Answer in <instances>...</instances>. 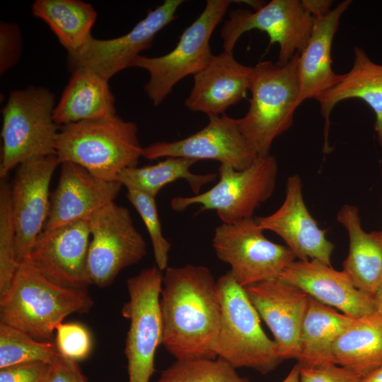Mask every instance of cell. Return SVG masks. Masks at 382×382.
<instances>
[{"instance_id": "6da1fadb", "label": "cell", "mask_w": 382, "mask_h": 382, "mask_svg": "<svg viewBox=\"0 0 382 382\" xmlns=\"http://www.w3.org/2000/svg\"><path fill=\"white\" fill-rule=\"evenodd\" d=\"M162 345L176 359H215L221 303L216 282L202 265L168 267L160 296Z\"/></svg>"}, {"instance_id": "7a4b0ae2", "label": "cell", "mask_w": 382, "mask_h": 382, "mask_svg": "<svg viewBox=\"0 0 382 382\" xmlns=\"http://www.w3.org/2000/svg\"><path fill=\"white\" fill-rule=\"evenodd\" d=\"M87 290L65 288L44 277L25 257L7 290L0 294V323L33 338L51 342L59 325L72 313H86L93 306Z\"/></svg>"}, {"instance_id": "3957f363", "label": "cell", "mask_w": 382, "mask_h": 382, "mask_svg": "<svg viewBox=\"0 0 382 382\" xmlns=\"http://www.w3.org/2000/svg\"><path fill=\"white\" fill-rule=\"evenodd\" d=\"M143 149L137 125L117 115L62 125L55 141L60 163L72 162L108 181L136 167Z\"/></svg>"}, {"instance_id": "277c9868", "label": "cell", "mask_w": 382, "mask_h": 382, "mask_svg": "<svg viewBox=\"0 0 382 382\" xmlns=\"http://www.w3.org/2000/svg\"><path fill=\"white\" fill-rule=\"evenodd\" d=\"M299 54L284 66L267 60L253 67L250 106L237 123L257 156L269 155L274 140L293 125L299 93Z\"/></svg>"}, {"instance_id": "5b68a950", "label": "cell", "mask_w": 382, "mask_h": 382, "mask_svg": "<svg viewBox=\"0 0 382 382\" xmlns=\"http://www.w3.org/2000/svg\"><path fill=\"white\" fill-rule=\"evenodd\" d=\"M221 303L219 331L213 350L218 358L236 368L267 374L282 361L274 340L263 331L260 316L245 289L230 272L216 281Z\"/></svg>"}, {"instance_id": "8992f818", "label": "cell", "mask_w": 382, "mask_h": 382, "mask_svg": "<svg viewBox=\"0 0 382 382\" xmlns=\"http://www.w3.org/2000/svg\"><path fill=\"white\" fill-rule=\"evenodd\" d=\"M55 97L42 87L12 91L2 110L0 178L35 157L56 155Z\"/></svg>"}, {"instance_id": "52a82bcc", "label": "cell", "mask_w": 382, "mask_h": 382, "mask_svg": "<svg viewBox=\"0 0 382 382\" xmlns=\"http://www.w3.org/2000/svg\"><path fill=\"white\" fill-rule=\"evenodd\" d=\"M218 172L219 179L214 186L194 196L173 197L172 209L183 212L199 204L200 211L215 210L224 224L253 217L256 209L274 192L278 164L276 158L269 154L257 156L250 167L242 170L220 164Z\"/></svg>"}, {"instance_id": "ba28073f", "label": "cell", "mask_w": 382, "mask_h": 382, "mask_svg": "<svg viewBox=\"0 0 382 382\" xmlns=\"http://www.w3.org/2000/svg\"><path fill=\"white\" fill-rule=\"evenodd\" d=\"M230 0H207L203 11L182 33L175 47L157 57L139 55L132 66L145 69L149 79L144 90L155 106L160 105L183 78L195 74L210 60L209 40Z\"/></svg>"}, {"instance_id": "9c48e42d", "label": "cell", "mask_w": 382, "mask_h": 382, "mask_svg": "<svg viewBox=\"0 0 382 382\" xmlns=\"http://www.w3.org/2000/svg\"><path fill=\"white\" fill-rule=\"evenodd\" d=\"M163 275L156 265L127 280L129 299L122 308L129 320L125 354L128 382H149L155 372L154 357L163 341L160 296Z\"/></svg>"}, {"instance_id": "30bf717a", "label": "cell", "mask_w": 382, "mask_h": 382, "mask_svg": "<svg viewBox=\"0 0 382 382\" xmlns=\"http://www.w3.org/2000/svg\"><path fill=\"white\" fill-rule=\"evenodd\" d=\"M256 218L222 223L214 231L212 246L217 257L243 287L277 278L296 258L287 247L267 239Z\"/></svg>"}, {"instance_id": "8fae6325", "label": "cell", "mask_w": 382, "mask_h": 382, "mask_svg": "<svg viewBox=\"0 0 382 382\" xmlns=\"http://www.w3.org/2000/svg\"><path fill=\"white\" fill-rule=\"evenodd\" d=\"M90 241L87 269L92 284L110 286L125 268L140 262L147 245L137 229L129 210L115 202L89 219Z\"/></svg>"}, {"instance_id": "7c38bea8", "label": "cell", "mask_w": 382, "mask_h": 382, "mask_svg": "<svg viewBox=\"0 0 382 382\" xmlns=\"http://www.w3.org/2000/svg\"><path fill=\"white\" fill-rule=\"evenodd\" d=\"M313 21L299 0H272L255 12L232 10L221 30L224 51L233 52L243 33L257 29L267 34L270 45H279L276 64L284 66L306 47Z\"/></svg>"}, {"instance_id": "4fadbf2b", "label": "cell", "mask_w": 382, "mask_h": 382, "mask_svg": "<svg viewBox=\"0 0 382 382\" xmlns=\"http://www.w3.org/2000/svg\"><path fill=\"white\" fill-rule=\"evenodd\" d=\"M183 2L165 0L122 36L110 40L91 37L78 50L68 53L67 63L71 72L88 69L109 80L120 71L132 67L139 53L151 46L155 35L175 20Z\"/></svg>"}, {"instance_id": "5bb4252c", "label": "cell", "mask_w": 382, "mask_h": 382, "mask_svg": "<svg viewBox=\"0 0 382 382\" xmlns=\"http://www.w3.org/2000/svg\"><path fill=\"white\" fill-rule=\"evenodd\" d=\"M59 164L54 154L32 158L18 166L11 197L18 264L29 255L43 230L50 210V182Z\"/></svg>"}, {"instance_id": "9a60e30c", "label": "cell", "mask_w": 382, "mask_h": 382, "mask_svg": "<svg viewBox=\"0 0 382 382\" xmlns=\"http://www.w3.org/2000/svg\"><path fill=\"white\" fill-rule=\"evenodd\" d=\"M91 241L88 219L42 231L26 257L52 282L69 289L87 290V258Z\"/></svg>"}, {"instance_id": "2e32d148", "label": "cell", "mask_w": 382, "mask_h": 382, "mask_svg": "<svg viewBox=\"0 0 382 382\" xmlns=\"http://www.w3.org/2000/svg\"><path fill=\"white\" fill-rule=\"evenodd\" d=\"M142 156L150 160L161 157L215 160L238 170L250 167L257 157L241 134L237 119L226 114L209 117L207 125L186 138L150 144L144 148Z\"/></svg>"}, {"instance_id": "e0dca14e", "label": "cell", "mask_w": 382, "mask_h": 382, "mask_svg": "<svg viewBox=\"0 0 382 382\" xmlns=\"http://www.w3.org/2000/svg\"><path fill=\"white\" fill-rule=\"evenodd\" d=\"M245 289L260 318L271 330L282 361L296 359L309 296L279 277L253 284Z\"/></svg>"}, {"instance_id": "ac0fdd59", "label": "cell", "mask_w": 382, "mask_h": 382, "mask_svg": "<svg viewBox=\"0 0 382 382\" xmlns=\"http://www.w3.org/2000/svg\"><path fill=\"white\" fill-rule=\"evenodd\" d=\"M259 226L277 234L299 260H316L331 266L335 245L326 238L309 213L302 195L298 175L288 178L285 199L280 207L266 216L256 218Z\"/></svg>"}, {"instance_id": "d6986e66", "label": "cell", "mask_w": 382, "mask_h": 382, "mask_svg": "<svg viewBox=\"0 0 382 382\" xmlns=\"http://www.w3.org/2000/svg\"><path fill=\"white\" fill-rule=\"evenodd\" d=\"M122 185L98 178L72 162L61 163L57 187L50 195L47 219L42 231L88 219L115 201Z\"/></svg>"}, {"instance_id": "ffe728a7", "label": "cell", "mask_w": 382, "mask_h": 382, "mask_svg": "<svg viewBox=\"0 0 382 382\" xmlns=\"http://www.w3.org/2000/svg\"><path fill=\"white\" fill-rule=\"evenodd\" d=\"M279 278L351 318L376 312L374 297L359 291L344 270H336L318 260H295Z\"/></svg>"}, {"instance_id": "44dd1931", "label": "cell", "mask_w": 382, "mask_h": 382, "mask_svg": "<svg viewBox=\"0 0 382 382\" xmlns=\"http://www.w3.org/2000/svg\"><path fill=\"white\" fill-rule=\"evenodd\" d=\"M253 67L243 65L233 52L213 54L209 62L193 75L194 84L185 105L190 110L211 117L225 114L246 97Z\"/></svg>"}, {"instance_id": "7402d4cb", "label": "cell", "mask_w": 382, "mask_h": 382, "mask_svg": "<svg viewBox=\"0 0 382 382\" xmlns=\"http://www.w3.org/2000/svg\"><path fill=\"white\" fill-rule=\"evenodd\" d=\"M351 2L342 1L325 15L313 18L311 37L299 54L296 108L307 99H315L343 79L344 74H337L332 69L331 48L340 18Z\"/></svg>"}, {"instance_id": "603a6c76", "label": "cell", "mask_w": 382, "mask_h": 382, "mask_svg": "<svg viewBox=\"0 0 382 382\" xmlns=\"http://www.w3.org/2000/svg\"><path fill=\"white\" fill-rule=\"evenodd\" d=\"M352 98L364 100L374 111V128L382 146V64L373 62L364 49L354 47V62L336 86L317 96L320 112L325 119L324 152L329 151L330 115L340 102Z\"/></svg>"}, {"instance_id": "cb8c5ba5", "label": "cell", "mask_w": 382, "mask_h": 382, "mask_svg": "<svg viewBox=\"0 0 382 382\" xmlns=\"http://www.w3.org/2000/svg\"><path fill=\"white\" fill-rule=\"evenodd\" d=\"M337 221L347 229L349 252L343 270L361 292L374 297L382 286V231L366 232L357 207L345 204Z\"/></svg>"}, {"instance_id": "d4e9b609", "label": "cell", "mask_w": 382, "mask_h": 382, "mask_svg": "<svg viewBox=\"0 0 382 382\" xmlns=\"http://www.w3.org/2000/svg\"><path fill=\"white\" fill-rule=\"evenodd\" d=\"M108 79L88 69H78L56 105L57 125L109 117L116 115L115 99Z\"/></svg>"}, {"instance_id": "484cf974", "label": "cell", "mask_w": 382, "mask_h": 382, "mask_svg": "<svg viewBox=\"0 0 382 382\" xmlns=\"http://www.w3.org/2000/svg\"><path fill=\"white\" fill-rule=\"evenodd\" d=\"M354 319L309 296L300 332L297 364L308 368L335 364L333 345Z\"/></svg>"}, {"instance_id": "4316f807", "label": "cell", "mask_w": 382, "mask_h": 382, "mask_svg": "<svg viewBox=\"0 0 382 382\" xmlns=\"http://www.w3.org/2000/svg\"><path fill=\"white\" fill-rule=\"evenodd\" d=\"M335 364L361 378L382 366V316L375 312L354 318L333 347Z\"/></svg>"}, {"instance_id": "83f0119b", "label": "cell", "mask_w": 382, "mask_h": 382, "mask_svg": "<svg viewBox=\"0 0 382 382\" xmlns=\"http://www.w3.org/2000/svg\"><path fill=\"white\" fill-rule=\"evenodd\" d=\"M33 14L44 21L62 45L71 53L91 37V30L97 17L93 6L79 0H36Z\"/></svg>"}, {"instance_id": "f1b7e54d", "label": "cell", "mask_w": 382, "mask_h": 382, "mask_svg": "<svg viewBox=\"0 0 382 382\" xmlns=\"http://www.w3.org/2000/svg\"><path fill=\"white\" fill-rule=\"evenodd\" d=\"M197 160L183 157H168L154 165L129 168L122 171L117 181L127 190L143 192L153 197L165 185L178 180H185L195 195L199 194L201 188L214 181L215 173L195 174L191 167Z\"/></svg>"}, {"instance_id": "f546056e", "label": "cell", "mask_w": 382, "mask_h": 382, "mask_svg": "<svg viewBox=\"0 0 382 382\" xmlns=\"http://www.w3.org/2000/svg\"><path fill=\"white\" fill-rule=\"evenodd\" d=\"M59 354L55 343L37 340L0 323V369L35 361L51 364Z\"/></svg>"}, {"instance_id": "4dcf8cb0", "label": "cell", "mask_w": 382, "mask_h": 382, "mask_svg": "<svg viewBox=\"0 0 382 382\" xmlns=\"http://www.w3.org/2000/svg\"><path fill=\"white\" fill-rule=\"evenodd\" d=\"M157 382H249L236 369L217 358L176 359L163 370Z\"/></svg>"}, {"instance_id": "1f68e13d", "label": "cell", "mask_w": 382, "mask_h": 382, "mask_svg": "<svg viewBox=\"0 0 382 382\" xmlns=\"http://www.w3.org/2000/svg\"><path fill=\"white\" fill-rule=\"evenodd\" d=\"M18 267L11 185L2 179L0 183V294L9 287Z\"/></svg>"}, {"instance_id": "d6a6232c", "label": "cell", "mask_w": 382, "mask_h": 382, "mask_svg": "<svg viewBox=\"0 0 382 382\" xmlns=\"http://www.w3.org/2000/svg\"><path fill=\"white\" fill-rule=\"evenodd\" d=\"M127 198L141 216L149 233L154 255L156 265L166 270L170 249V242L163 236L156 198L134 190H127Z\"/></svg>"}, {"instance_id": "836d02e7", "label": "cell", "mask_w": 382, "mask_h": 382, "mask_svg": "<svg viewBox=\"0 0 382 382\" xmlns=\"http://www.w3.org/2000/svg\"><path fill=\"white\" fill-rule=\"evenodd\" d=\"M55 345L62 356L76 361L87 358L92 349V338L82 324L73 322L61 323L56 329Z\"/></svg>"}, {"instance_id": "e575fe53", "label": "cell", "mask_w": 382, "mask_h": 382, "mask_svg": "<svg viewBox=\"0 0 382 382\" xmlns=\"http://www.w3.org/2000/svg\"><path fill=\"white\" fill-rule=\"evenodd\" d=\"M21 52V35L14 23L0 24V73L4 74L18 62Z\"/></svg>"}, {"instance_id": "d590c367", "label": "cell", "mask_w": 382, "mask_h": 382, "mask_svg": "<svg viewBox=\"0 0 382 382\" xmlns=\"http://www.w3.org/2000/svg\"><path fill=\"white\" fill-rule=\"evenodd\" d=\"M51 364L30 362L0 369V382H48Z\"/></svg>"}, {"instance_id": "8d00e7d4", "label": "cell", "mask_w": 382, "mask_h": 382, "mask_svg": "<svg viewBox=\"0 0 382 382\" xmlns=\"http://www.w3.org/2000/svg\"><path fill=\"white\" fill-rule=\"evenodd\" d=\"M361 379L352 371L337 364L313 368L300 366L299 382H360Z\"/></svg>"}, {"instance_id": "74e56055", "label": "cell", "mask_w": 382, "mask_h": 382, "mask_svg": "<svg viewBox=\"0 0 382 382\" xmlns=\"http://www.w3.org/2000/svg\"><path fill=\"white\" fill-rule=\"evenodd\" d=\"M48 382H89L81 371L77 361L62 354L51 364Z\"/></svg>"}, {"instance_id": "f35d334b", "label": "cell", "mask_w": 382, "mask_h": 382, "mask_svg": "<svg viewBox=\"0 0 382 382\" xmlns=\"http://www.w3.org/2000/svg\"><path fill=\"white\" fill-rule=\"evenodd\" d=\"M301 4L306 11L313 18H318L328 13L330 9L332 1L327 0H302Z\"/></svg>"}, {"instance_id": "ab89813d", "label": "cell", "mask_w": 382, "mask_h": 382, "mask_svg": "<svg viewBox=\"0 0 382 382\" xmlns=\"http://www.w3.org/2000/svg\"><path fill=\"white\" fill-rule=\"evenodd\" d=\"M360 382H382V366L361 378Z\"/></svg>"}, {"instance_id": "60d3db41", "label": "cell", "mask_w": 382, "mask_h": 382, "mask_svg": "<svg viewBox=\"0 0 382 382\" xmlns=\"http://www.w3.org/2000/svg\"><path fill=\"white\" fill-rule=\"evenodd\" d=\"M300 366L296 364L282 382H299Z\"/></svg>"}, {"instance_id": "b9f144b4", "label": "cell", "mask_w": 382, "mask_h": 382, "mask_svg": "<svg viewBox=\"0 0 382 382\" xmlns=\"http://www.w3.org/2000/svg\"><path fill=\"white\" fill-rule=\"evenodd\" d=\"M376 311L382 316V286L374 296Z\"/></svg>"}, {"instance_id": "7bdbcfd3", "label": "cell", "mask_w": 382, "mask_h": 382, "mask_svg": "<svg viewBox=\"0 0 382 382\" xmlns=\"http://www.w3.org/2000/svg\"><path fill=\"white\" fill-rule=\"evenodd\" d=\"M381 231H382V229H381Z\"/></svg>"}]
</instances>
